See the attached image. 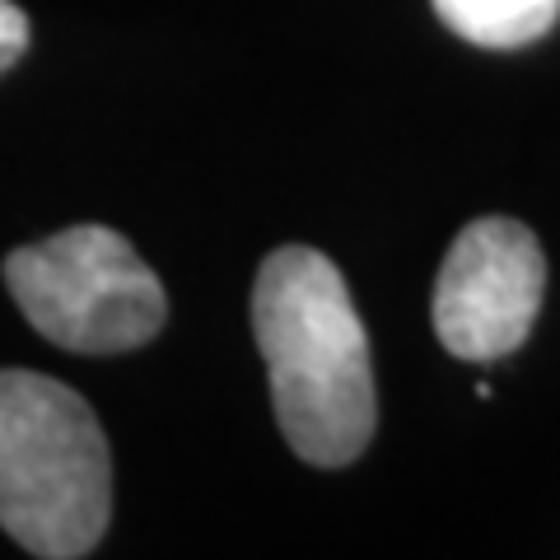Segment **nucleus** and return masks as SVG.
<instances>
[{
	"label": "nucleus",
	"instance_id": "1",
	"mask_svg": "<svg viewBox=\"0 0 560 560\" xmlns=\"http://www.w3.org/2000/svg\"><path fill=\"white\" fill-rule=\"evenodd\" d=\"M253 331L285 444L313 467L355 463L374 440L370 337L337 261L285 243L257 271Z\"/></svg>",
	"mask_w": 560,
	"mask_h": 560
},
{
	"label": "nucleus",
	"instance_id": "2",
	"mask_svg": "<svg viewBox=\"0 0 560 560\" xmlns=\"http://www.w3.org/2000/svg\"><path fill=\"white\" fill-rule=\"evenodd\" d=\"M113 514V458L98 416L66 383L0 370V528L28 556L75 560Z\"/></svg>",
	"mask_w": 560,
	"mask_h": 560
},
{
	"label": "nucleus",
	"instance_id": "3",
	"mask_svg": "<svg viewBox=\"0 0 560 560\" xmlns=\"http://www.w3.org/2000/svg\"><path fill=\"white\" fill-rule=\"evenodd\" d=\"M5 285L24 318L75 355L136 350L160 337L168 318L160 276L103 224H80L10 253Z\"/></svg>",
	"mask_w": 560,
	"mask_h": 560
},
{
	"label": "nucleus",
	"instance_id": "4",
	"mask_svg": "<svg viewBox=\"0 0 560 560\" xmlns=\"http://www.w3.org/2000/svg\"><path fill=\"white\" fill-rule=\"evenodd\" d=\"M547 294V257L528 224L486 215L453 238L434 280V331L448 355L490 364L528 341Z\"/></svg>",
	"mask_w": 560,
	"mask_h": 560
},
{
	"label": "nucleus",
	"instance_id": "5",
	"mask_svg": "<svg viewBox=\"0 0 560 560\" xmlns=\"http://www.w3.org/2000/svg\"><path fill=\"white\" fill-rule=\"evenodd\" d=\"M434 14L486 51H514L547 38L560 20V0H430Z\"/></svg>",
	"mask_w": 560,
	"mask_h": 560
},
{
	"label": "nucleus",
	"instance_id": "6",
	"mask_svg": "<svg viewBox=\"0 0 560 560\" xmlns=\"http://www.w3.org/2000/svg\"><path fill=\"white\" fill-rule=\"evenodd\" d=\"M28 47V14L14 0H0V70H10Z\"/></svg>",
	"mask_w": 560,
	"mask_h": 560
}]
</instances>
